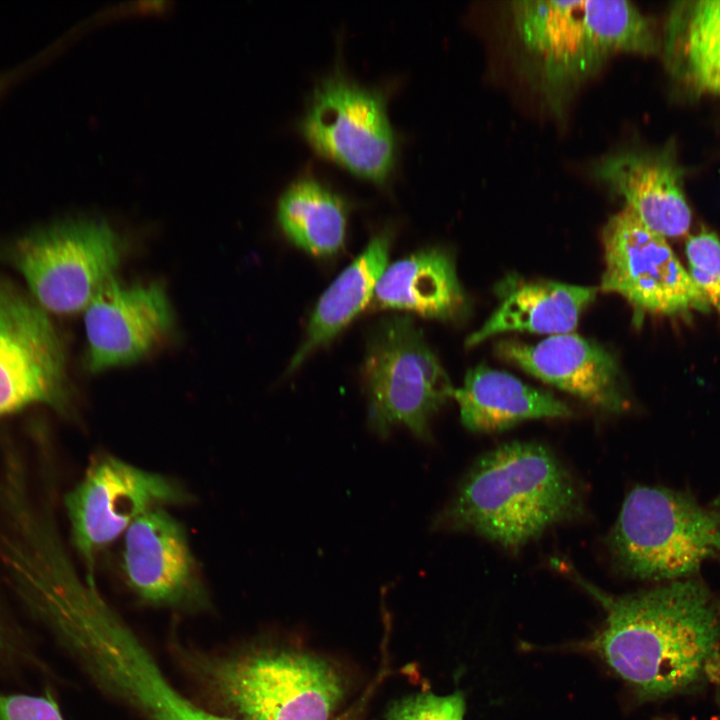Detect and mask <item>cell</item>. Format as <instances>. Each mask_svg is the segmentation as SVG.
I'll return each mask as SVG.
<instances>
[{"label": "cell", "mask_w": 720, "mask_h": 720, "mask_svg": "<svg viewBox=\"0 0 720 720\" xmlns=\"http://www.w3.org/2000/svg\"><path fill=\"white\" fill-rule=\"evenodd\" d=\"M614 568L639 580L692 578L720 556V510L686 493L639 485L625 498L607 538Z\"/></svg>", "instance_id": "5b68a950"}, {"label": "cell", "mask_w": 720, "mask_h": 720, "mask_svg": "<svg viewBox=\"0 0 720 720\" xmlns=\"http://www.w3.org/2000/svg\"><path fill=\"white\" fill-rule=\"evenodd\" d=\"M300 128L319 155L359 177L381 183L393 168L395 136L376 90L328 77L315 89Z\"/></svg>", "instance_id": "8fae6325"}, {"label": "cell", "mask_w": 720, "mask_h": 720, "mask_svg": "<svg viewBox=\"0 0 720 720\" xmlns=\"http://www.w3.org/2000/svg\"><path fill=\"white\" fill-rule=\"evenodd\" d=\"M583 504L576 481L549 448L515 441L473 463L432 527L470 531L517 550L548 528L580 516Z\"/></svg>", "instance_id": "7a4b0ae2"}, {"label": "cell", "mask_w": 720, "mask_h": 720, "mask_svg": "<svg viewBox=\"0 0 720 720\" xmlns=\"http://www.w3.org/2000/svg\"><path fill=\"white\" fill-rule=\"evenodd\" d=\"M605 270L600 289L617 293L635 314L707 312L710 304L666 238L647 227L627 206L602 229Z\"/></svg>", "instance_id": "30bf717a"}, {"label": "cell", "mask_w": 720, "mask_h": 720, "mask_svg": "<svg viewBox=\"0 0 720 720\" xmlns=\"http://www.w3.org/2000/svg\"><path fill=\"white\" fill-rule=\"evenodd\" d=\"M43 664L21 628L0 607V674L10 675L24 669L40 672Z\"/></svg>", "instance_id": "d4e9b609"}, {"label": "cell", "mask_w": 720, "mask_h": 720, "mask_svg": "<svg viewBox=\"0 0 720 720\" xmlns=\"http://www.w3.org/2000/svg\"><path fill=\"white\" fill-rule=\"evenodd\" d=\"M664 58L689 88L720 95V0L681 2L671 9Z\"/></svg>", "instance_id": "44dd1931"}, {"label": "cell", "mask_w": 720, "mask_h": 720, "mask_svg": "<svg viewBox=\"0 0 720 720\" xmlns=\"http://www.w3.org/2000/svg\"><path fill=\"white\" fill-rule=\"evenodd\" d=\"M685 252L690 277L720 315V239L703 230L689 237Z\"/></svg>", "instance_id": "603a6c76"}, {"label": "cell", "mask_w": 720, "mask_h": 720, "mask_svg": "<svg viewBox=\"0 0 720 720\" xmlns=\"http://www.w3.org/2000/svg\"><path fill=\"white\" fill-rule=\"evenodd\" d=\"M593 175L621 195L625 206L654 232L675 238L689 230L691 211L680 173L663 156L640 152L606 155L594 164Z\"/></svg>", "instance_id": "2e32d148"}, {"label": "cell", "mask_w": 720, "mask_h": 720, "mask_svg": "<svg viewBox=\"0 0 720 720\" xmlns=\"http://www.w3.org/2000/svg\"><path fill=\"white\" fill-rule=\"evenodd\" d=\"M372 300L376 307L450 320L465 308V295L452 257L443 249L418 251L387 266Z\"/></svg>", "instance_id": "d6986e66"}, {"label": "cell", "mask_w": 720, "mask_h": 720, "mask_svg": "<svg viewBox=\"0 0 720 720\" xmlns=\"http://www.w3.org/2000/svg\"><path fill=\"white\" fill-rule=\"evenodd\" d=\"M464 714L465 701L460 692L441 696L422 691L394 701L385 720H464Z\"/></svg>", "instance_id": "cb8c5ba5"}, {"label": "cell", "mask_w": 720, "mask_h": 720, "mask_svg": "<svg viewBox=\"0 0 720 720\" xmlns=\"http://www.w3.org/2000/svg\"><path fill=\"white\" fill-rule=\"evenodd\" d=\"M390 243L391 231L375 235L322 294L289 371L297 369L312 352L333 339L372 299L387 267Z\"/></svg>", "instance_id": "ffe728a7"}, {"label": "cell", "mask_w": 720, "mask_h": 720, "mask_svg": "<svg viewBox=\"0 0 720 720\" xmlns=\"http://www.w3.org/2000/svg\"><path fill=\"white\" fill-rule=\"evenodd\" d=\"M278 220L287 237L313 255H332L343 246L345 203L315 180H299L285 191L278 205Z\"/></svg>", "instance_id": "7402d4cb"}, {"label": "cell", "mask_w": 720, "mask_h": 720, "mask_svg": "<svg viewBox=\"0 0 720 720\" xmlns=\"http://www.w3.org/2000/svg\"><path fill=\"white\" fill-rule=\"evenodd\" d=\"M122 254L118 234L103 221L70 220L30 232L11 248V260L44 310H85L112 279Z\"/></svg>", "instance_id": "ba28073f"}, {"label": "cell", "mask_w": 720, "mask_h": 720, "mask_svg": "<svg viewBox=\"0 0 720 720\" xmlns=\"http://www.w3.org/2000/svg\"><path fill=\"white\" fill-rule=\"evenodd\" d=\"M579 583L606 613L589 648L639 700L720 684V604L702 582L692 577L622 596Z\"/></svg>", "instance_id": "6da1fadb"}, {"label": "cell", "mask_w": 720, "mask_h": 720, "mask_svg": "<svg viewBox=\"0 0 720 720\" xmlns=\"http://www.w3.org/2000/svg\"><path fill=\"white\" fill-rule=\"evenodd\" d=\"M515 31L553 101L592 76L618 52L654 54L647 17L627 0L516 1Z\"/></svg>", "instance_id": "3957f363"}, {"label": "cell", "mask_w": 720, "mask_h": 720, "mask_svg": "<svg viewBox=\"0 0 720 720\" xmlns=\"http://www.w3.org/2000/svg\"><path fill=\"white\" fill-rule=\"evenodd\" d=\"M53 640L99 688L146 720H235L180 693L98 589L80 593L63 609Z\"/></svg>", "instance_id": "277c9868"}, {"label": "cell", "mask_w": 720, "mask_h": 720, "mask_svg": "<svg viewBox=\"0 0 720 720\" xmlns=\"http://www.w3.org/2000/svg\"><path fill=\"white\" fill-rule=\"evenodd\" d=\"M452 397L462 424L473 432H500L524 420L571 415L569 406L552 394L484 365L470 369Z\"/></svg>", "instance_id": "ac0fdd59"}, {"label": "cell", "mask_w": 720, "mask_h": 720, "mask_svg": "<svg viewBox=\"0 0 720 720\" xmlns=\"http://www.w3.org/2000/svg\"><path fill=\"white\" fill-rule=\"evenodd\" d=\"M660 720H676V719H660ZM715 720H720V713H719L718 717H717Z\"/></svg>", "instance_id": "83f0119b"}, {"label": "cell", "mask_w": 720, "mask_h": 720, "mask_svg": "<svg viewBox=\"0 0 720 720\" xmlns=\"http://www.w3.org/2000/svg\"><path fill=\"white\" fill-rule=\"evenodd\" d=\"M0 720H66L49 687L39 693L0 690Z\"/></svg>", "instance_id": "484cf974"}, {"label": "cell", "mask_w": 720, "mask_h": 720, "mask_svg": "<svg viewBox=\"0 0 720 720\" xmlns=\"http://www.w3.org/2000/svg\"><path fill=\"white\" fill-rule=\"evenodd\" d=\"M64 345L45 311L0 282V418L35 404L68 403Z\"/></svg>", "instance_id": "7c38bea8"}, {"label": "cell", "mask_w": 720, "mask_h": 720, "mask_svg": "<svg viewBox=\"0 0 720 720\" xmlns=\"http://www.w3.org/2000/svg\"><path fill=\"white\" fill-rule=\"evenodd\" d=\"M500 304L466 340L468 347L507 331L540 334L570 333L581 312L594 301L598 289L554 281H525L510 277L498 286Z\"/></svg>", "instance_id": "e0dca14e"}, {"label": "cell", "mask_w": 720, "mask_h": 720, "mask_svg": "<svg viewBox=\"0 0 720 720\" xmlns=\"http://www.w3.org/2000/svg\"><path fill=\"white\" fill-rule=\"evenodd\" d=\"M192 498L166 475L112 455L96 457L64 500L72 543L86 575L94 577L98 555L141 515L158 507L184 505Z\"/></svg>", "instance_id": "9c48e42d"}, {"label": "cell", "mask_w": 720, "mask_h": 720, "mask_svg": "<svg viewBox=\"0 0 720 720\" xmlns=\"http://www.w3.org/2000/svg\"><path fill=\"white\" fill-rule=\"evenodd\" d=\"M713 506L716 508L720 507V495L716 497V499L713 501Z\"/></svg>", "instance_id": "4316f807"}, {"label": "cell", "mask_w": 720, "mask_h": 720, "mask_svg": "<svg viewBox=\"0 0 720 720\" xmlns=\"http://www.w3.org/2000/svg\"><path fill=\"white\" fill-rule=\"evenodd\" d=\"M497 354L534 377L610 413L626 409L628 401L613 355L573 333L551 335L529 345L505 340Z\"/></svg>", "instance_id": "9a60e30c"}, {"label": "cell", "mask_w": 720, "mask_h": 720, "mask_svg": "<svg viewBox=\"0 0 720 720\" xmlns=\"http://www.w3.org/2000/svg\"><path fill=\"white\" fill-rule=\"evenodd\" d=\"M368 421L386 437L398 425L431 440L430 420L453 396L448 375L406 315L382 320L367 345L362 367Z\"/></svg>", "instance_id": "52a82bcc"}, {"label": "cell", "mask_w": 720, "mask_h": 720, "mask_svg": "<svg viewBox=\"0 0 720 720\" xmlns=\"http://www.w3.org/2000/svg\"><path fill=\"white\" fill-rule=\"evenodd\" d=\"M209 686L245 720H331L343 681L326 660L292 649H262L208 659Z\"/></svg>", "instance_id": "8992f818"}, {"label": "cell", "mask_w": 720, "mask_h": 720, "mask_svg": "<svg viewBox=\"0 0 720 720\" xmlns=\"http://www.w3.org/2000/svg\"><path fill=\"white\" fill-rule=\"evenodd\" d=\"M121 569L130 589L145 603L189 609L207 604L187 532L164 507L147 511L124 533Z\"/></svg>", "instance_id": "4fadbf2b"}, {"label": "cell", "mask_w": 720, "mask_h": 720, "mask_svg": "<svg viewBox=\"0 0 720 720\" xmlns=\"http://www.w3.org/2000/svg\"><path fill=\"white\" fill-rule=\"evenodd\" d=\"M84 323L87 365L98 372L141 359L171 327L172 310L160 285L111 279L85 309Z\"/></svg>", "instance_id": "5bb4252c"}]
</instances>
